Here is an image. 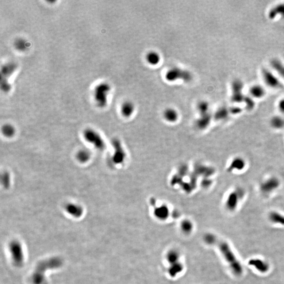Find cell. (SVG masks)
Wrapping results in <instances>:
<instances>
[{
  "label": "cell",
  "instance_id": "obj_30",
  "mask_svg": "<svg viewBox=\"0 0 284 284\" xmlns=\"http://www.w3.org/2000/svg\"><path fill=\"white\" fill-rule=\"evenodd\" d=\"M2 132L5 136L11 137L15 134V129L11 125L6 124L2 127Z\"/></svg>",
  "mask_w": 284,
  "mask_h": 284
},
{
  "label": "cell",
  "instance_id": "obj_17",
  "mask_svg": "<svg viewBox=\"0 0 284 284\" xmlns=\"http://www.w3.org/2000/svg\"><path fill=\"white\" fill-rule=\"evenodd\" d=\"M279 17H284V3L274 6L268 12V17L271 20Z\"/></svg>",
  "mask_w": 284,
  "mask_h": 284
},
{
  "label": "cell",
  "instance_id": "obj_32",
  "mask_svg": "<svg viewBox=\"0 0 284 284\" xmlns=\"http://www.w3.org/2000/svg\"><path fill=\"white\" fill-rule=\"evenodd\" d=\"M1 184L5 188H8L10 185L11 183V177L10 174L7 172L2 173L1 177Z\"/></svg>",
  "mask_w": 284,
  "mask_h": 284
},
{
  "label": "cell",
  "instance_id": "obj_28",
  "mask_svg": "<svg viewBox=\"0 0 284 284\" xmlns=\"http://www.w3.org/2000/svg\"><path fill=\"white\" fill-rule=\"evenodd\" d=\"M76 158L82 163L87 162L90 158V153L87 150H81L77 153Z\"/></svg>",
  "mask_w": 284,
  "mask_h": 284
},
{
  "label": "cell",
  "instance_id": "obj_14",
  "mask_svg": "<svg viewBox=\"0 0 284 284\" xmlns=\"http://www.w3.org/2000/svg\"><path fill=\"white\" fill-rule=\"evenodd\" d=\"M248 264L253 266L260 273H265L269 269V264L264 260L259 258H252L249 260Z\"/></svg>",
  "mask_w": 284,
  "mask_h": 284
},
{
  "label": "cell",
  "instance_id": "obj_13",
  "mask_svg": "<svg viewBox=\"0 0 284 284\" xmlns=\"http://www.w3.org/2000/svg\"><path fill=\"white\" fill-rule=\"evenodd\" d=\"M246 165V161L241 157H236L232 159L230 164L228 167V172H233L234 171H242L245 168Z\"/></svg>",
  "mask_w": 284,
  "mask_h": 284
},
{
  "label": "cell",
  "instance_id": "obj_1",
  "mask_svg": "<svg viewBox=\"0 0 284 284\" xmlns=\"http://www.w3.org/2000/svg\"><path fill=\"white\" fill-rule=\"evenodd\" d=\"M207 243L215 245L220 249L221 255L227 262L231 270L236 276H240L243 273V268L240 260L237 258L234 252L227 242L220 240L212 234H207L204 237Z\"/></svg>",
  "mask_w": 284,
  "mask_h": 284
},
{
  "label": "cell",
  "instance_id": "obj_18",
  "mask_svg": "<svg viewBox=\"0 0 284 284\" xmlns=\"http://www.w3.org/2000/svg\"><path fill=\"white\" fill-rule=\"evenodd\" d=\"M154 214V216L159 220H166L169 215V209L167 206L165 204L159 205L155 207Z\"/></svg>",
  "mask_w": 284,
  "mask_h": 284
},
{
  "label": "cell",
  "instance_id": "obj_23",
  "mask_svg": "<svg viewBox=\"0 0 284 284\" xmlns=\"http://www.w3.org/2000/svg\"><path fill=\"white\" fill-rule=\"evenodd\" d=\"M271 65L273 69L284 79V64L279 59H273L271 61Z\"/></svg>",
  "mask_w": 284,
  "mask_h": 284
},
{
  "label": "cell",
  "instance_id": "obj_33",
  "mask_svg": "<svg viewBox=\"0 0 284 284\" xmlns=\"http://www.w3.org/2000/svg\"><path fill=\"white\" fill-rule=\"evenodd\" d=\"M179 258V255L175 251H171L167 255V258L171 264H173L177 263Z\"/></svg>",
  "mask_w": 284,
  "mask_h": 284
},
{
  "label": "cell",
  "instance_id": "obj_29",
  "mask_svg": "<svg viewBox=\"0 0 284 284\" xmlns=\"http://www.w3.org/2000/svg\"><path fill=\"white\" fill-rule=\"evenodd\" d=\"M209 104L208 102L206 101H201L199 102L197 105V109L199 115L206 114L209 113Z\"/></svg>",
  "mask_w": 284,
  "mask_h": 284
},
{
  "label": "cell",
  "instance_id": "obj_3",
  "mask_svg": "<svg viewBox=\"0 0 284 284\" xmlns=\"http://www.w3.org/2000/svg\"><path fill=\"white\" fill-rule=\"evenodd\" d=\"M165 79L167 81L174 82L178 80L184 82H190L193 79L192 73L182 68L174 67L169 69L165 74Z\"/></svg>",
  "mask_w": 284,
  "mask_h": 284
},
{
  "label": "cell",
  "instance_id": "obj_5",
  "mask_svg": "<svg viewBox=\"0 0 284 284\" xmlns=\"http://www.w3.org/2000/svg\"><path fill=\"white\" fill-rule=\"evenodd\" d=\"M83 136L85 140L92 144L100 151H103L106 148V145L103 139L96 131L93 129H87L83 133Z\"/></svg>",
  "mask_w": 284,
  "mask_h": 284
},
{
  "label": "cell",
  "instance_id": "obj_4",
  "mask_svg": "<svg viewBox=\"0 0 284 284\" xmlns=\"http://www.w3.org/2000/svg\"><path fill=\"white\" fill-rule=\"evenodd\" d=\"M111 90L109 84L102 83L96 86L94 90V98L98 107H105L107 103V96Z\"/></svg>",
  "mask_w": 284,
  "mask_h": 284
},
{
  "label": "cell",
  "instance_id": "obj_10",
  "mask_svg": "<svg viewBox=\"0 0 284 284\" xmlns=\"http://www.w3.org/2000/svg\"><path fill=\"white\" fill-rule=\"evenodd\" d=\"M10 249L15 264L17 265H21L24 260V257L22 247L21 244L17 241H13L10 243Z\"/></svg>",
  "mask_w": 284,
  "mask_h": 284
},
{
  "label": "cell",
  "instance_id": "obj_22",
  "mask_svg": "<svg viewBox=\"0 0 284 284\" xmlns=\"http://www.w3.org/2000/svg\"><path fill=\"white\" fill-rule=\"evenodd\" d=\"M270 221L273 223L284 226V215L280 213L273 211L269 214Z\"/></svg>",
  "mask_w": 284,
  "mask_h": 284
},
{
  "label": "cell",
  "instance_id": "obj_12",
  "mask_svg": "<svg viewBox=\"0 0 284 284\" xmlns=\"http://www.w3.org/2000/svg\"><path fill=\"white\" fill-rule=\"evenodd\" d=\"M163 117L166 122L174 123L177 122L179 118V113L176 109L168 107L165 109L163 112Z\"/></svg>",
  "mask_w": 284,
  "mask_h": 284
},
{
  "label": "cell",
  "instance_id": "obj_19",
  "mask_svg": "<svg viewBox=\"0 0 284 284\" xmlns=\"http://www.w3.org/2000/svg\"><path fill=\"white\" fill-rule=\"evenodd\" d=\"M212 116L210 113L200 115L199 118L196 121V125L199 129H205L210 124Z\"/></svg>",
  "mask_w": 284,
  "mask_h": 284
},
{
  "label": "cell",
  "instance_id": "obj_37",
  "mask_svg": "<svg viewBox=\"0 0 284 284\" xmlns=\"http://www.w3.org/2000/svg\"><path fill=\"white\" fill-rule=\"evenodd\" d=\"M278 109L280 112L284 114V98H282L279 101L278 103Z\"/></svg>",
  "mask_w": 284,
  "mask_h": 284
},
{
  "label": "cell",
  "instance_id": "obj_7",
  "mask_svg": "<svg viewBox=\"0 0 284 284\" xmlns=\"http://www.w3.org/2000/svg\"><path fill=\"white\" fill-rule=\"evenodd\" d=\"M244 84L243 82L239 79L234 80L232 83V95L231 100L235 103H243L245 95L243 92Z\"/></svg>",
  "mask_w": 284,
  "mask_h": 284
},
{
  "label": "cell",
  "instance_id": "obj_25",
  "mask_svg": "<svg viewBox=\"0 0 284 284\" xmlns=\"http://www.w3.org/2000/svg\"><path fill=\"white\" fill-rule=\"evenodd\" d=\"M229 114H231L230 109L223 106L218 109L215 114L214 117L218 121L224 120L228 117Z\"/></svg>",
  "mask_w": 284,
  "mask_h": 284
},
{
  "label": "cell",
  "instance_id": "obj_15",
  "mask_svg": "<svg viewBox=\"0 0 284 284\" xmlns=\"http://www.w3.org/2000/svg\"><path fill=\"white\" fill-rule=\"evenodd\" d=\"M135 110V106L133 102L126 101L121 106V113L125 118H129L133 115Z\"/></svg>",
  "mask_w": 284,
  "mask_h": 284
},
{
  "label": "cell",
  "instance_id": "obj_34",
  "mask_svg": "<svg viewBox=\"0 0 284 284\" xmlns=\"http://www.w3.org/2000/svg\"><path fill=\"white\" fill-rule=\"evenodd\" d=\"M243 103L245 104L246 107L248 110L253 109L254 108L255 105L254 101L253 100V98H251V97L246 96V95L244 100Z\"/></svg>",
  "mask_w": 284,
  "mask_h": 284
},
{
  "label": "cell",
  "instance_id": "obj_21",
  "mask_svg": "<svg viewBox=\"0 0 284 284\" xmlns=\"http://www.w3.org/2000/svg\"><path fill=\"white\" fill-rule=\"evenodd\" d=\"M249 92L251 98H261L266 94V90L263 87L259 85H254L250 88Z\"/></svg>",
  "mask_w": 284,
  "mask_h": 284
},
{
  "label": "cell",
  "instance_id": "obj_35",
  "mask_svg": "<svg viewBox=\"0 0 284 284\" xmlns=\"http://www.w3.org/2000/svg\"><path fill=\"white\" fill-rule=\"evenodd\" d=\"M181 227L185 232H190L193 228L192 223L188 220H185L182 223Z\"/></svg>",
  "mask_w": 284,
  "mask_h": 284
},
{
  "label": "cell",
  "instance_id": "obj_9",
  "mask_svg": "<svg viewBox=\"0 0 284 284\" xmlns=\"http://www.w3.org/2000/svg\"><path fill=\"white\" fill-rule=\"evenodd\" d=\"M280 184V181L277 177H271L262 182L259 188L262 193L269 194L278 188Z\"/></svg>",
  "mask_w": 284,
  "mask_h": 284
},
{
  "label": "cell",
  "instance_id": "obj_6",
  "mask_svg": "<svg viewBox=\"0 0 284 284\" xmlns=\"http://www.w3.org/2000/svg\"><path fill=\"white\" fill-rule=\"evenodd\" d=\"M243 189L238 188L229 193L225 201V207L229 211H234L238 206L240 201L244 196Z\"/></svg>",
  "mask_w": 284,
  "mask_h": 284
},
{
  "label": "cell",
  "instance_id": "obj_26",
  "mask_svg": "<svg viewBox=\"0 0 284 284\" xmlns=\"http://www.w3.org/2000/svg\"><path fill=\"white\" fill-rule=\"evenodd\" d=\"M14 45L15 48L17 50H18L19 51H21V52L25 51L29 47V44L28 41L23 38L17 39L14 41Z\"/></svg>",
  "mask_w": 284,
  "mask_h": 284
},
{
  "label": "cell",
  "instance_id": "obj_27",
  "mask_svg": "<svg viewBox=\"0 0 284 284\" xmlns=\"http://www.w3.org/2000/svg\"><path fill=\"white\" fill-rule=\"evenodd\" d=\"M15 68H16V66L13 63H10L4 65L2 67V69H1L2 77H4V78L8 77L12 73H13Z\"/></svg>",
  "mask_w": 284,
  "mask_h": 284
},
{
  "label": "cell",
  "instance_id": "obj_2",
  "mask_svg": "<svg viewBox=\"0 0 284 284\" xmlns=\"http://www.w3.org/2000/svg\"><path fill=\"white\" fill-rule=\"evenodd\" d=\"M62 261L57 257L44 260L37 265L36 270L32 277L33 284H43L44 280V271L50 268H56L62 265Z\"/></svg>",
  "mask_w": 284,
  "mask_h": 284
},
{
  "label": "cell",
  "instance_id": "obj_20",
  "mask_svg": "<svg viewBox=\"0 0 284 284\" xmlns=\"http://www.w3.org/2000/svg\"><path fill=\"white\" fill-rule=\"evenodd\" d=\"M145 59L148 64L155 66L160 62L161 56L158 52L152 51L147 53L145 56Z\"/></svg>",
  "mask_w": 284,
  "mask_h": 284
},
{
  "label": "cell",
  "instance_id": "obj_24",
  "mask_svg": "<svg viewBox=\"0 0 284 284\" xmlns=\"http://www.w3.org/2000/svg\"><path fill=\"white\" fill-rule=\"evenodd\" d=\"M271 127L275 129H281L284 128V118L280 116H274L270 121Z\"/></svg>",
  "mask_w": 284,
  "mask_h": 284
},
{
  "label": "cell",
  "instance_id": "obj_8",
  "mask_svg": "<svg viewBox=\"0 0 284 284\" xmlns=\"http://www.w3.org/2000/svg\"><path fill=\"white\" fill-rule=\"evenodd\" d=\"M262 77L266 84L272 89L282 88V85L276 76L267 68H263L262 71Z\"/></svg>",
  "mask_w": 284,
  "mask_h": 284
},
{
  "label": "cell",
  "instance_id": "obj_11",
  "mask_svg": "<svg viewBox=\"0 0 284 284\" xmlns=\"http://www.w3.org/2000/svg\"><path fill=\"white\" fill-rule=\"evenodd\" d=\"M113 144L115 148V152L112 159L115 164H119L123 162L125 158V153L118 140L113 141Z\"/></svg>",
  "mask_w": 284,
  "mask_h": 284
},
{
  "label": "cell",
  "instance_id": "obj_36",
  "mask_svg": "<svg viewBox=\"0 0 284 284\" xmlns=\"http://www.w3.org/2000/svg\"><path fill=\"white\" fill-rule=\"evenodd\" d=\"M242 109L241 108L238 107V106H235V107H232L230 108V112L231 114H240L242 112Z\"/></svg>",
  "mask_w": 284,
  "mask_h": 284
},
{
  "label": "cell",
  "instance_id": "obj_31",
  "mask_svg": "<svg viewBox=\"0 0 284 284\" xmlns=\"http://www.w3.org/2000/svg\"><path fill=\"white\" fill-rule=\"evenodd\" d=\"M182 266L178 262L175 264H172L169 269V273L172 277L175 276L177 274L180 273L182 271Z\"/></svg>",
  "mask_w": 284,
  "mask_h": 284
},
{
  "label": "cell",
  "instance_id": "obj_16",
  "mask_svg": "<svg viewBox=\"0 0 284 284\" xmlns=\"http://www.w3.org/2000/svg\"><path fill=\"white\" fill-rule=\"evenodd\" d=\"M65 209L68 214L74 217H80L83 214V208L81 206L76 204H67L65 207Z\"/></svg>",
  "mask_w": 284,
  "mask_h": 284
}]
</instances>
